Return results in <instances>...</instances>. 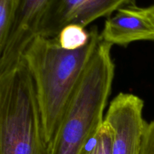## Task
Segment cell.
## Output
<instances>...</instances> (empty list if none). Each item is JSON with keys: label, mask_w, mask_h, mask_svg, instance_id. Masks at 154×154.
I'll list each match as a JSON object with an SVG mask.
<instances>
[{"label": "cell", "mask_w": 154, "mask_h": 154, "mask_svg": "<svg viewBox=\"0 0 154 154\" xmlns=\"http://www.w3.org/2000/svg\"><path fill=\"white\" fill-rule=\"evenodd\" d=\"M90 42L78 50H66L57 38L35 35L22 58L32 78L45 131L51 144L68 105L100 42L96 26L90 30Z\"/></svg>", "instance_id": "1"}, {"label": "cell", "mask_w": 154, "mask_h": 154, "mask_svg": "<svg viewBox=\"0 0 154 154\" xmlns=\"http://www.w3.org/2000/svg\"><path fill=\"white\" fill-rule=\"evenodd\" d=\"M111 48L99 42L50 144V154H80L102 127L115 75Z\"/></svg>", "instance_id": "2"}, {"label": "cell", "mask_w": 154, "mask_h": 154, "mask_svg": "<svg viewBox=\"0 0 154 154\" xmlns=\"http://www.w3.org/2000/svg\"><path fill=\"white\" fill-rule=\"evenodd\" d=\"M0 154H50L34 82L23 58L0 74Z\"/></svg>", "instance_id": "3"}, {"label": "cell", "mask_w": 154, "mask_h": 154, "mask_svg": "<svg viewBox=\"0 0 154 154\" xmlns=\"http://www.w3.org/2000/svg\"><path fill=\"white\" fill-rule=\"evenodd\" d=\"M135 4V0H54L44 12L37 34L57 38L66 26L85 28L101 17H109L119 8Z\"/></svg>", "instance_id": "4"}, {"label": "cell", "mask_w": 154, "mask_h": 154, "mask_svg": "<svg viewBox=\"0 0 154 154\" xmlns=\"http://www.w3.org/2000/svg\"><path fill=\"white\" fill-rule=\"evenodd\" d=\"M144 103L138 96L120 93L112 99L104 118L112 136V154H140L147 122Z\"/></svg>", "instance_id": "5"}, {"label": "cell", "mask_w": 154, "mask_h": 154, "mask_svg": "<svg viewBox=\"0 0 154 154\" xmlns=\"http://www.w3.org/2000/svg\"><path fill=\"white\" fill-rule=\"evenodd\" d=\"M101 41L111 45L127 47L141 41H154V5L140 7L128 5L107 18Z\"/></svg>", "instance_id": "6"}, {"label": "cell", "mask_w": 154, "mask_h": 154, "mask_svg": "<svg viewBox=\"0 0 154 154\" xmlns=\"http://www.w3.org/2000/svg\"><path fill=\"white\" fill-rule=\"evenodd\" d=\"M54 0H18L14 21L8 38L0 51V74L22 59L23 51L36 35L44 12Z\"/></svg>", "instance_id": "7"}, {"label": "cell", "mask_w": 154, "mask_h": 154, "mask_svg": "<svg viewBox=\"0 0 154 154\" xmlns=\"http://www.w3.org/2000/svg\"><path fill=\"white\" fill-rule=\"evenodd\" d=\"M91 33L81 26L72 24L62 29L57 39L60 46L66 50H78L84 48L90 42Z\"/></svg>", "instance_id": "8"}, {"label": "cell", "mask_w": 154, "mask_h": 154, "mask_svg": "<svg viewBox=\"0 0 154 154\" xmlns=\"http://www.w3.org/2000/svg\"><path fill=\"white\" fill-rule=\"evenodd\" d=\"M17 5L18 0H0V51L8 38Z\"/></svg>", "instance_id": "9"}, {"label": "cell", "mask_w": 154, "mask_h": 154, "mask_svg": "<svg viewBox=\"0 0 154 154\" xmlns=\"http://www.w3.org/2000/svg\"><path fill=\"white\" fill-rule=\"evenodd\" d=\"M111 143V129L104 122L98 133L80 154H112Z\"/></svg>", "instance_id": "10"}, {"label": "cell", "mask_w": 154, "mask_h": 154, "mask_svg": "<svg viewBox=\"0 0 154 154\" xmlns=\"http://www.w3.org/2000/svg\"><path fill=\"white\" fill-rule=\"evenodd\" d=\"M140 154H154V120L146 125Z\"/></svg>", "instance_id": "11"}]
</instances>
